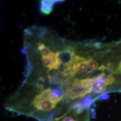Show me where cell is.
<instances>
[{"instance_id": "1", "label": "cell", "mask_w": 121, "mask_h": 121, "mask_svg": "<svg viewBox=\"0 0 121 121\" xmlns=\"http://www.w3.org/2000/svg\"><path fill=\"white\" fill-rule=\"evenodd\" d=\"M22 52L26 63L22 88L58 105L82 98L100 73L96 42L71 41L47 27L30 31Z\"/></svg>"}, {"instance_id": "2", "label": "cell", "mask_w": 121, "mask_h": 121, "mask_svg": "<svg viewBox=\"0 0 121 121\" xmlns=\"http://www.w3.org/2000/svg\"><path fill=\"white\" fill-rule=\"evenodd\" d=\"M40 11L43 14L48 15L52 11L54 4H56V1H40Z\"/></svg>"}, {"instance_id": "3", "label": "cell", "mask_w": 121, "mask_h": 121, "mask_svg": "<svg viewBox=\"0 0 121 121\" xmlns=\"http://www.w3.org/2000/svg\"><path fill=\"white\" fill-rule=\"evenodd\" d=\"M116 73L121 74V60L116 69Z\"/></svg>"}]
</instances>
